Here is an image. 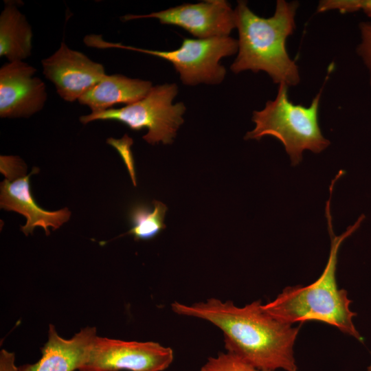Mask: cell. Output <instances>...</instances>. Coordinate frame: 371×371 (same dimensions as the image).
<instances>
[{"label": "cell", "instance_id": "cell-11", "mask_svg": "<svg viewBox=\"0 0 371 371\" xmlns=\"http://www.w3.org/2000/svg\"><path fill=\"white\" fill-rule=\"evenodd\" d=\"M38 171V168H34L27 175L11 181L5 179L1 183V208L16 212L26 218L25 225L21 227L26 236L32 234L36 227H43L46 235H49V227L59 228L71 216L67 207L52 212L37 205L31 194L30 178Z\"/></svg>", "mask_w": 371, "mask_h": 371}, {"label": "cell", "instance_id": "cell-20", "mask_svg": "<svg viewBox=\"0 0 371 371\" xmlns=\"http://www.w3.org/2000/svg\"><path fill=\"white\" fill-rule=\"evenodd\" d=\"M0 371H19L15 364V355L2 349L0 352Z\"/></svg>", "mask_w": 371, "mask_h": 371}, {"label": "cell", "instance_id": "cell-9", "mask_svg": "<svg viewBox=\"0 0 371 371\" xmlns=\"http://www.w3.org/2000/svg\"><path fill=\"white\" fill-rule=\"evenodd\" d=\"M41 64L45 77L54 85L59 96L69 102L78 100L106 75L102 64L69 48L63 41Z\"/></svg>", "mask_w": 371, "mask_h": 371}, {"label": "cell", "instance_id": "cell-1", "mask_svg": "<svg viewBox=\"0 0 371 371\" xmlns=\"http://www.w3.org/2000/svg\"><path fill=\"white\" fill-rule=\"evenodd\" d=\"M179 315L201 319L222 332L225 348L253 366L265 370L298 371L293 346L300 326L268 313L260 300L240 307L231 300L211 297L188 305L171 304Z\"/></svg>", "mask_w": 371, "mask_h": 371}, {"label": "cell", "instance_id": "cell-10", "mask_svg": "<svg viewBox=\"0 0 371 371\" xmlns=\"http://www.w3.org/2000/svg\"><path fill=\"white\" fill-rule=\"evenodd\" d=\"M37 70L24 61L8 62L0 68V116L29 117L40 111L47 99Z\"/></svg>", "mask_w": 371, "mask_h": 371}, {"label": "cell", "instance_id": "cell-2", "mask_svg": "<svg viewBox=\"0 0 371 371\" xmlns=\"http://www.w3.org/2000/svg\"><path fill=\"white\" fill-rule=\"evenodd\" d=\"M330 199L326 202V216L330 237V249L326 265L321 276L312 284L288 286L272 301L263 304V308L278 319L290 324L318 321L337 328L358 341L363 337L356 329L352 319L357 314L350 309L352 301L348 292L339 289L336 279L337 254L344 240L360 226L365 216L349 226L340 236L334 234L330 214Z\"/></svg>", "mask_w": 371, "mask_h": 371}, {"label": "cell", "instance_id": "cell-21", "mask_svg": "<svg viewBox=\"0 0 371 371\" xmlns=\"http://www.w3.org/2000/svg\"><path fill=\"white\" fill-rule=\"evenodd\" d=\"M359 9L371 17V0H358Z\"/></svg>", "mask_w": 371, "mask_h": 371}, {"label": "cell", "instance_id": "cell-3", "mask_svg": "<svg viewBox=\"0 0 371 371\" xmlns=\"http://www.w3.org/2000/svg\"><path fill=\"white\" fill-rule=\"evenodd\" d=\"M299 3L278 0L274 14L261 17L252 12L245 1H238L234 10L238 32V52L231 70L238 74L251 70L266 72L273 82L296 86L299 69L286 49V40L295 29Z\"/></svg>", "mask_w": 371, "mask_h": 371}, {"label": "cell", "instance_id": "cell-13", "mask_svg": "<svg viewBox=\"0 0 371 371\" xmlns=\"http://www.w3.org/2000/svg\"><path fill=\"white\" fill-rule=\"evenodd\" d=\"M153 87L148 80L131 78L121 74L106 75L78 100L91 113L103 111L117 104L126 105L143 98Z\"/></svg>", "mask_w": 371, "mask_h": 371}, {"label": "cell", "instance_id": "cell-19", "mask_svg": "<svg viewBox=\"0 0 371 371\" xmlns=\"http://www.w3.org/2000/svg\"><path fill=\"white\" fill-rule=\"evenodd\" d=\"M1 172L8 181H14L25 176L26 166L15 156H1Z\"/></svg>", "mask_w": 371, "mask_h": 371}, {"label": "cell", "instance_id": "cell-14", "mask_svg": "<svg viewBox=\"0 0 371 371\" xmlns=\"http://www.w3.org/2000/svg\"><path fill=\"white\" fill-rule=\"evenodd\" d=\"M32 30L25 16L11 3L0 14V56L8 62L23 61L31 56Z\"/></svg>", "mask_w": 371, "mask_h": 371}, {"label": "cell", "instance_id": "cell-12", "mask_svg": "<svg viewBox=\"0 0 371 371\" xmlns=\"http://www.w3.org/2000/svg\"><path fill=\"white\" fill-rule=\"evenodd\" d=\"M96 336L95 327H86L67 339L58 335L54 325L49 324L47 341L41 348V357L34 363L19 367V371L78 370Z\"/></svg>", "mask_w": 371, "mask_h": 371}, {"label": "cell", "instance_id": "cell-5", "mask_svg": "<svg viewBox=\"0 0 371 371\" xmlns=\"http://www.w3.org/2000/svg\"><path fill=\"white\" fill-rule=\"evenodd\" d=\"M85 43L91 47L128 49L166 60L172 64L186 85L221 83L226 74L225 67L220 64L221 59L234 54L238 48V41L230 36L185 38L178 49L171 51L145 49L107 42L103 40L101 35L96 34L89 35Z\"/></svg>", "mask_w": 371, "mask_h": 371}, {"label": "cell", "instance_id": "cell-15", "mask_svg": "<svg viewBox=\"0 0 371 371\" xmlns=\"http://www.w3.org/2000/svg\"><path fill=\"white\" fill-rule=\"evenodd\" d=\"M153 209L142 203L134 205L129 212L131 228L127 232L135 240H148L155 237L166 228L164 223L168 210L163 203L154 201Z\"/></svg>", "mask_w": 371, "mask_h": 371}, {"label": "cell", "instance_id": "cell-4", "mask_svg": "<svg viewBox=\"0 0 371 371\" xmlns=\"http://www.w3.org/2000/svg\"><path fill=\"white\" fill-rule=\"evenodd\" d=\"M288 88L284 84L278 85L276 98L267 101L263 109L254 111L252 121L256 126L247 133L245 139L277 138L282 143L291 164L296 166L302 160L304 150L319 153L330 145V141L323 136L319 124L322 91L305 106L289 100Z\"/></svg>", "mask_w": 371, "mask_h": 371}, {"label": "cell", "instance_id": "cell-17", "mask_svg": "<svg viewBox=\"0 0 371 371\" xmlns=\"http://www.w3.org/2000/svg\"><path fill=\"white\" fill-rule=\"evenodd\" d=\"M133 139L126 134L121 139L109 138L106 143L116 149L124 161L128 172L131 175L134 186H136V178L134 169V161L131 150L133 144Z\"/></svg>", "mask_w": 371, "mask_h": 371}, {"label": "cell", "instance_id": "cell-18", "mask_svg": "<svg viewBox=\"0 0 371 371\" xmlns=\"http://www.w3.org/2000/svg\"><path fill=\"white\" fill-rule=\"evenodd\" d=\"M359 30L361 42L357 48V52L369 71L371 86V22L361 23Z\"/></svg>", "mask_w": 371, "mask_h": 371}, {"label": "cell", "instance_id": "cell-8", "mask_svg": "<svg viewBox=\"0 0 371 371\" xmlns=\"http://www.w3.org/2000/svg\"><path fill=\"white\" fill-rule=\"evenodd\" d=\"M155 18L161 24L181 27L198 38L229 36L236 27L235 12L225 0L184 3L147 14H126L124 21Z\"/></svg>", "mask_w": 371, "mask_h": 371}, {"label": "cell", "instance_id": "cell-7", "mask_svg": "<svg viewBox=\"0 0 371 371\" xmlns=\"http://www.w3.org/2000/svg\"><path fill=\"white\" fill-rule=\"evenodd\" d=\"M172 348L155 341L96 336L78 371H164L172 363Z\"/></svg>", "mask_w": 371, "mask_h": 371}, {"label": "cell", "instance_id": "cell-16", "mask_svg": "<svg viewBox=\"0 0 371 371\" xmlns=\"http://www.w3.org/2000/svg\"><path fill=\"white\" fill-rule=\"evenodd\" d=\"M199 371H273L258 369L230 352H219L207 359Z\"/></svg>", "mask_w": 371, "mask_h": 371}, {"label": "cell", "instance_id": "cell-6", "mask_svg": "<svg viewBox=\"0 0 371 371\" xmlns=\"http://www.w3.org/2000/svg\"><path fill=\"white\" fill-rule=\"evenodd\" d=\"M178 93L176 84H164L151 88L139 100L122 108L109 109L80 117L83 124L96 120L122 122L133 131L148 129L143 139L150 144H170L183 124L186 106L182 102L172 104Z\"/></svg>", "mask_w": 371, "mask_h": 371}, {"label": "cell", "instance_id": "cell-22", "mask_svg": "<svg viewBox=\"0 0 371 371\" xmlns=\"http://www.w3.org/2000/svg\"><path fill=\"white\" fill-rule=\"evenodd\" d=\"M367 371H371V364L368 366Z\"/></svg>", "mask_w": 371, "mask_h": 371}]
</instances>
